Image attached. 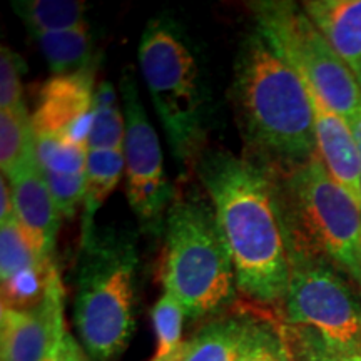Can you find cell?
<instances>
[{
	"mask_svg": "<svg viewBox=\"0 0 361 361\" xmlns=\"http://www.w3.org/2000/svg\"><path fill=\"white\" fill-rule=\"evenodd\" d=\"M196 169L231 255L238 291L258 305H281L290 283L291 246L276 176L226 151L202 154Z\"/></svg>",
	"mask_w": 361,
	"mask_h": 361,
	"instance_id": "1",
	"label": "cell"
},
{
	"mask_svg": "<svg viewBox=\"0 0 361 361\" xmlns=\"http://www.w3.org/2000/svg\"><path fill=\"white\" fill-rule=\"evenodd\" d=\"M96 66L52 75L42 85L30 114L35 135L67 137L87 146L96 104Z\"/></svg>",
	"mask_w": 361,
	"mask_h": 361,
	"instance_id": "10",
	"label": "cell"
},
{
	"mask_svg": "<svg viewBox=\"0 0 361 361\" xmlns=\"http://www.w3.org/2000/svg\"><path fill=\"white\" fill-rule=\"evenodd\" d=\"M164 231V291L179 301L189 319L228 308L236 298V273L211 201L201 196L174 201Z\"/></svg>",
	"mask_w": 361,
	"mask_h": 361,
	"instance_id": "5",
	"label": "cell"
},
{
	"mask_svg": "<svg viewBox=\"0 0 361 361\" xmlns=\"http://www.w3.org/2000/svg\"><path fill=\"white\" fill-rule=\"evenodd\" d=\"M279 328L286 338L295 361H361V351L331 350L310 333L284 326L283 323Z\"/></svg>",
	"mask_w": 361,
	"mask_h": 361,
	"instance_id": "25",
	"label": "cell"
},
{
	"mask_svg": "<svg viewBox=\"0 0 361 361\" xmlns=\"http://www.w3.org/2000/svg\"><path fill=\"white\" fill-rule=\"evenodd\" d=\"M301 6L361 84V0H308Z\"/></svg>",
	"mask_w": 361,
	"mask_h": 361,
	"instance_id": "14",
	"label": "cell"
},
{
	"mask_svg": "<svg viewBox=\"0 0 361 361\" xmlns=\"http://www.w3.org/2000/svg\"><path fill=\"white\" fill-rule=\"evenodd\" d=\"M231 92L239 130L252 161L283 171L316 154L308 89L256 27L239 44Z\"/></svg>",
	"mask_w": 361,
	"mask_h": 361,
	"instance_id": "2",
	"label": "cell"
},
{
	"mask_svg": "<svg viewBox=\"0 0 361 361\" xmlns=\"http://www.w3.org/2000/svg\"><path fill=\"white\" fill-rule=\"evenodd\" d=\"M186 311L179 301L164 291L152 308V326L156 333V350L151 361H178L183 350V324Z\"/></svg>",
	"mask_w": 361,
	"mask_h": 361,
	"instance_id": "21",
	"label": "cell"
},
{
	"mask_svg": "<svg viewBox=\"0 0 361 361\" xmlns=\"http://www.w3.org/2000/svg\"><path fill=\"white\" fill-rule=\"evenodd\" d=\"M44 361H87V355L71 331H66Z\"/></svg>",
	"mask_w": 361,
	"mask_h": 361,
	"instance_id": "27",
	"label": "cell"
},
{
	"mask_svg": "<svg viewBox=\"0 0 361 361\" xmlns=\"http://www.w3.org/2000/svg\"><path fill=\"white\" fill-rule=\"evenodd\" d=\"M281 308L284 326L310 333L331 350L361 351V291L326 261L291 251Z\"/></svg>",
	"mask_w": 361,
	"mask_h": 361,
	"instance_id": "8",
	"label": "cell"
},
{
	"mask_svg": "<svg viewBox=\"0 0 361 361\" xmlns=\"http://www.w3.org/2000/svg\"><path fill=\"white\" fill-rule=\"evenodd\" d=\"M16 218L42 258H52L62 216L40 169L37 156L8 179Z\"/></svg>",
	"mask_w": 361,
	"mask_h": 361,
	"instance_id": "13",
	"label": "cell"
},
{
	"mask_svg": "<svg viewBox=\"0 0 361 361\" xmlns=\"http://www.w3.org/2000/svg\"><path fill=\"white\" fill-rule=\"evenodd\" d=\"M35 154L44 174L85 176L89 147L67 137L35 135Z\"/></svg>",
	"mask_w": 361,
	"mask_h": 361,
	"instance_id": "22",
	"label": "cell"
},
{
	"mask_svg": "<svg viewBox=\"0 0 361 361\" xmlns=\"http://www.w3.org/2000/svg\"><path fill=\"white\" fill-rule=\"evenodd\" d=\"M306 89L313 107L316 154L333 179L353 197L361 209L360 157L351 124L333 111L313 89L308 85Z\"/></svg>",
	"mask_w": 361,
	"mask_h": 361,
	"instance_id": "12",
	"label": "cell"
},
{
	"mask_svg": "<svg viewBox=\"0 0 361 361\" xmlns=\"http://www.w3.org/2000/svg\"><path fill=\"white\" fill-rule=\"evenodd\" d=\"M273 173L291 251L333 264L361 291V209L356 201L318 154Z\"/></svg>",
	"mask_w": 361,
	"mask_h": 361,
	"instance_id": "4",
	"label": "cell"
},
{
	"mask_svg": "<svg viewBox=\"0 0 361 361\" xmlns=\"http://www.w3.org/2000/svg\"><path fill=\"white\" fill-rule=\"evenodd\" d=\"M35 134L27 109L0 111V168L11 179L35 159Z\"/></svg>",
	"mask_w": 361,
	"mask_h": 361,
	"instance_id": "19",
	"label": "cell"
},
{
	"mask_svg": "<svg viewBox=\"0 0 361 361\" xmlns=\"http://www.w3.org/2000/svg\"><path fill=\"white\" fill-rule=\"evenodd\" d=\"M139 256L129 234L97 229L80 243L74 322L90 361H116L135 329Z\"/></svg>",
	"mask_w": 361,
	"mask_h": 361,
	"instance_id": "3",
	"label": "cell"
},
{
	"mask_svg": "<svg viewBox=\"0 0 361 361\" xmlns=\"http://www.w3.org/2000/svg\"><path fill=\"white\" fill-rule=\"evenodd\" d=\"M34 39L37 40L52 75L72 74L97 64L94 59V40L89 22L67 30L37 35Z\"/></svg>",
	"mask_w": 361,
	"mask_h": 361,
	"instance_id": "17",
	"label": "cell"
},
{
	"mask_svg": "<svg viewBox=\"0 0 361 361\" xmlns=\"http://www.w3.org/2000/svg\"><path fill=\"white\" fill-rule=\"evenodd\" d=\"M139 67L174 159L183 169L200 161L207 92L200 62L173 20L151 19L139 42Z\"/></svg>",
	"mask_w": 361,
	"mask_h": 361,
	"instance_id": "6",
	"label": "cell"
},
{
	"mask_svg": "<svg viewBox=\"0 0 361 361\" xmlns=\"http://www.w3.org/2000/svg\"><path fill=\"white\" fill-rule=\"evenodd\" d=\"M45 259L35 251L17 218L0 223V281L34 268Z\"/></svg>",
	"mask_w": 361,
	"mask_h": 361,
	"instance_id": "24",
	"label": "cell"
},
{
	"mask_svg": "<svg viewBox=\"0 0 361 361\" xmlns=\"http://www.w3.org/2000/svg\"><path fill=\"white\" fill-rule=\"evenodd\" d=\"M16 218V206H13V196L11 184L6 176L0 178V223Z\"/></svg>",
	"mask_w": 361,
	"mask_h": 361,
	"instance_id": "28",
	"label": "cell"
},
{
	"mask_svg": "<svg viewBox=\"0 0 361 361\" xmlns=\"http://www.w3.org/2000/svg\"><path fill=\"white\" fill-rule=\"evenodd\" d=\"M238 361H295L279 324L250 316Z\"/></svg>",
	"mask_w": 361,
	"mask_h": 361,
	"instance_id": "23",
	"label": "cell"
},
{
	"mask_svg": "<svg viewBox=\"0 0 361 361\" xmlns=\"http://www.w3.org/2000/svg\"><path fill=\"white\" fill-rule=\"evenodd\" d=\"M67 331L64 288H54L35 308L0 310V361H44Z\"/></svg>",
	"mask_w": 361,
	"mask_h": 361,
	"instance_id": "11",
	"label": "cell"
},
{
	"mask_svg": "<svg viewBox=\"0 0 361 361\" xmlns=\"http://www.w3.org/2000/svg\"><path fill=\"white\" fill-rule=\"evenodd\" d=\"M24 61L8 45L0 49V111L25 109L22 96Z\"/></svg>",
	"mask_w": 361,
	"mask_h": 361,
	"instance_id": "26",
	"label": "cell"
},
{
	"mask_svg": "<svg viewBox=\"0 0 361 361\" xmlns=\"http://www.w3.org/2000/svg\"><path fill=\"white\" fill-rule=\"evenodd\" d=\"M250 314L216 318L184 341L178 361H238Z\"/></svg>",
	"mask_w": 361,
	"mask_h": 361,
	"instance_id": "15",
	"label": "cell"
},
{
	"mask_svg": "<svg viewBox=\"0 0 361 361\" xmlns=\"http://www.w3.org/2000/svg\"><path fill=\"white\" fill-rule=\"evenodd\" d=\"M351 129H353L356 146H358V157H360V178H361V111L350 121Z\"/></svg>",
	"mask_w": 361,
	"mask_h": 361,
	"instance_id": "29",
	"label": "cell"
},
{
	"mask_svg": "<svg viewBox=\"0 0 361 361\" xmlns=\"http://www.w3.org/2000/svg\"><path fill=\"white\" fill-rule=\"evenodd\" d=\"M263 32L303 82L346 121L361 111V84L313 24L301 4L261 0L250 4Z\"/></svg>",
	"mask_w": 361,
	"mask_h": 361,
	"instance_id": "7",
	"label": "cell"
},
{
	"mask_svg": "<svg viewBox=\"0 0 361 361\" xmlns=\"http://www.w3.org/2000/svg\"><path fill=\"white\" fill-rule=\"evenodd\" d=\"M119 90L126 119L124 173L128 201L142 228L159 234L174 202L173 186L164 173L161 142L144 109L130 69L121 75Z\"/></svg>",
	"mask_w": 361,
	"mask_h": 361,
	"instance_id": "9",
	"label": "cell"
},
{
	"mask_svg": "<svg viewBox=\"0 0 361 361\" xmlns=\"http://www.w3.org/2000/svg\"><path fill=\"white\" fill-rule=\"evenodd\" d=\"M124 171V149H89L80 243L87 241L96 231L94 219H96L97 211L117 188Z\"/></svg>",
	"mask_w": 361,
	"mask_h": 361,
	"instance_id": "16",
	"label": "cell"
},
{
	"mask_svg": "<svg viewBox=\"0 0 361 361\" xmlns=\"http://www.w3.org/2000/svg\"><path fill=\"white\" fill-rule=\"evenodd\" d=\"M12 6L34 37L72 29L87 22V4L79 0H22Z\"/></svg>",
	"mask_w": 361,
	"mask_h": 361,
	"instance_id": "18",
	"label": "cell"
},
{
	"mask_svg": "<svg viewBox=\"0 0 361 361\" xmlns=\"http://www.w3.org/2000/svg\"><path fill=\"white\" fill-rule=\"evenodd\" d=\"M126 119L117 90L109 80H102L96 90L94 117L89 129V149H124Z\"/></svg>",
	"mask_w": 361,
	"mask_h": 361,
	"instance_id": "20",
	"label": "cell"
}]
</instances>
